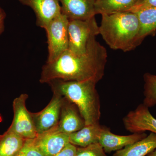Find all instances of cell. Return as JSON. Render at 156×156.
<instances>
[{
	"label": "cell",
	"instance_id": "8",
	"mask_svg": "<svg viewBox=\"0 0 156 156\" xmlns=\"http://www.w3.org/2000/svg\"><path fill=\"white\" fill-rule=\"evenodd\" d=\"M123 123L126 130L131 133L149 131L156 134V118L143 103L139 105L134 110L129 112L123 119Z\"/></svg>",
	"mask_w": 156,
	"mask_h": 156
},
{
	"label": "cell",
	"instance_id": "6",
	"mask_svg": "<svg viewBox=\"0 0 156 156\" xmlns=\"http://www.w3.org/2000/svg\"><path fill=\"white\" fill-rule=\"evenodd\" d=\"M28 95L21 94L13 101L14 118L9 130L13 131L25 139H34L37 134L32 116L26 106Z\"/></svg>",
	"mask_w": 156,
	"mask_h": 156
},
{
	"label": "cell",
	"instance_id": "1",
	"mask_svg": "<svg viewBox=\"0 0 156 156\" xmlns=\"http://www.w3.org/2000/svg\"><path fill=\"white\" fill-rule=\"evenodd\" d=\"M92 36L84 54H75L69 50L43 66L40 77L41 83L54 80L64 81L92 80L97 83L104 75L108 54L105 48Z\"/></svg>",
	"mask_w": 156,
	"mask_h": 156
},
{
	"label": "cell",
	"instance_id": "9",
	"mask_svg": "<svg viewBox=\"0 0 156 156\" xmlns=\"http://www.w3.org/2000/svg\"><path fill=\"white\" fill-rule=\"evenodd\" d=\"M35 143L44 156H55L69 143V134L60 132L56 126L37 134Z\"/></svg>",
	"mask_w": 156,
	"mask_h": 156
},
{
	"label": "cell",
	"instance_id": "14",
	"mask_svg": "<svg viewBox=\"0 0 156 156\" xmlns=\"http://www.w3.org/2000/svg\"><path fill=\"white\" fill-rule=\"evenodd\" d=\"M144 1V0H95V15L132 12L141 5Z\"/></svg>",
	"mask_w": 156,
	"mask_h": 156
},
{
	"label": "cell",
	"instance_id": "15",
	"mask_svg": "<svg viewBox=\"0 0 156 156\" xmlns=\"http://www.w3.org/2000/svg\"><path fill=\"white\" fill-rule=\"evenodd\" d=\"M103 127L99 123L85 126L79 131L69 134V143L82 147L98 143Z\"/></svg>",
	"mask_w": 156,
	"mask_h": 156
},
{
	"label": "cell",
	"instance_id": "10",
	"mask_svg": "<svg viewBox=\"0 0 156 156\" xmlns=\"http://www.w3.org/2000/svg\"><path fill=\"white\" fill-rule=\"evenodd\" d=\"M85 126V122L77 107L63 97L60 117L56 125L60 132L71 134L79 131Z\"/></svg>",
	"mask_w": 156,
	"mask_h": 156
},
{
	"label": "cell",
	"instance_id": "7",
	"mask_svg": "<svg viewBox=\"0 0 156 156\" xmlns=\"http://www.w3.org/2000/svg\"><path fill=\"white\" fill-rule=\"evenodd\" d=\"M63 97L53 94L48 105L41 112L31 113L37 134L48 131L57 125L60 117Z\"/></svg>",
	"mask_w": 156,
	"mask_h": 156
},
{
	"label": "cell",
	"instance_id": "27",
	"mask_svg": "<svg viewBox=\"0 0 156 156\" xmlns=\"http://www.w3.org/2000/svg\"><path fill=\"white\" fill-rule=\"evenodd\" d=\"M1 135H0V137H1Z\"/></svg>",
	"mask_w": 156,
	"mask_h": 156
},
{
	"label": "cell",
	"instance_id": "26",
	"mask_svg": "<svg viewBox=\"0 0 156 156\" xmlns=\"http://www.w3.org/2000/svg\"><path fill=\"white\" fill-rule=\"evenodd\" d=\"M3 9H2V8H1V7H0V11H2V10Z\"/></svg>",
	"mask_w": 156,
	"mask_h": 156
},
{
	"label": "cell",
	"instance_id": "13",
	"mask_svg": "<svg viewBox=\"0 0 156 156\" xmlns=\"http://www.w3.org/2000/svg\"><path fill=\"white\" fill-rule=\"evenodd\" d=\"M62 14L72 20H87L95 16V0H58Z\"/></svg>",
	"mask_w": 156,
	"mask_h": 156
},
{
	"label": "cell",
	"instance_id": "16",
	"mask_svg": "<svg viewBox=\"0 0 156 156\" xmlns=\"http://www.w3.org/2000/svg\"><path fill=\"white\" fill-rule=\"evenodd\" d=\"M156 149V134L151 132L143 139L117 151L113 156H147Z\"/></svg>",
	"mask_w": 156,
	"mask_h": 156
},
{
	"label": "cell",
	"instance_id": "20",
	"mask_svg": "<svg viewBox=\"0 0 156 156\" xmlns=\"http://www.w3.org/2000/svg\"><path fill=\"white\" fill-rule=\"evenodd\" d=\"M74 156H107L101 145L98 143L86 147H77Z\"/></svg>",
	"mask_w": 156,
	"mask_h": 156
},
{
	"label": "cell",
	"instance_id": "5",
	"mask_svg": "<svg viewBox=\"0 0 156 156\" xmlns=\"http://www.w3.org/2000/svg\"><path fill=\"white\" fill-rule=\"evenodd\" d=\"M69 22L68 18L61 13L52 20L45 27L48 51L46 62L54 61L68 49Z\"/></svg>",
	"mask_w": 156,
	"mask_h": 156
},
{
	"label": "cell",
	"instance_id": "24",
	"mask_svg": "<svg viewBox=\"0 0 156 156\" xmlns=\"http://www.w3.org/2000/svg\"><path fill=\"white\" fill-rule=\"evenodd\" d=\"M155 7L156 8V0H144V2L143 3L142 5L138 7Z\"/></svg>",
	"mask_w": 156,
	"mask_h": 156
},
{
	"label": "cell",
	"instance_id": "3",
	"mask_svg": "<svg viewBox=\"0 0 156 156\" xmlns=\"http://www.w3.org/2000/svg\"><path fill=\"white\" fill-rule=\"evenodd\" d=\"M53 94L61 95L75 104L85 122V126L99 123L100 98L94 81L54 80L48 83Z\"/></svg>",
	"mask_w": 156,
	"mask_h": 156
},
{
	"label": "cell",
	"instance_id": "11",
	"mask_svg": "<svg viewBox=\"0 0 156 156\" xmlns=\"http://www.w3.org/2000/svg\"><path fill=\"white\" fill-rule=\"evenodd\" d=\"M33 10L36 16L37 25L45 29L50 21L61 14L58 0H19Z\"/></svg>",
	"mask_w": 156,
	"mask_h": 156
},
{
	"label": "cell",
	"instance_id": "19",
	"mask_svg": "<svg viewBox=\"0 0 156 156\" xmlns=\"http://www.w3.org/2000/svg\"><path fill=\"white\" fill-rule=\"evenodd\" d=\"M144 95L143 104L148 108L156 105V75L147 73L144 75Z\"/></svg>",
	"mask_w": 156,
	"mask_h": 156
},
{
	"label": "cell",
	"instance_id": "2",
	"mask_svg": "<svg viewBox=\"0 0 156 156\" xmlns=\"http://www.w3.org/2000/svg\"><path fill=\"white\" fill-rule=\"evenodd\" d=\"M99 29V34L113 50L128 52L140 44V25L134 12L102 14Z\"/></svg>",
	"mask_w": 156,
	"mask_h": 156
},
{
	"label": "cell",
	"instance_id": "18",
	"mask_svg": "<svg viewBox=\"0 0 156 156\" xmlns=\"http://www.w3.org/2000/svg\"><path fill=\"white\" fill-rule=\"evenodd\" d=\"M26 139L8 129L0 137V156H17Z\"/></svg>",
	"mask_w": 156,
	"mask_h": 156
},
{
	"label": "cell",
	"instance_id": "4",
	"mask_svg": "<svg viewBox=\"0 0 156 156\" xmlns=\"http://www.w3.org/2000/svg\"><path fill=\"white\" fill-rule=\"evenodd\" d=\"M99 26L95 16L87 20H69L68 32V49L75 54H84L87 44L92 36L99 34Z\"/></svg>",
	"mask_w": 156,
	"mask_h": 156
},
{
	"label": "cell",
	"instance_id": "12",
	"mask_svg": "<svg viewBox=\"0 0 156 156\" xmlns=\"http://www.w3.org/2000/svg\"><path fill=\"white\" fill-rule=\"evenodd\" d=\"M147 136L144 132L133 133L129 135H119L111 132L108 128L104 126L98 143L105 153H109L122 149L127 146L144 138Z\"/></svg>",
	"mask_w": 156,
	"mask_h": 156
},
{
	"label": "cell",
	"instance_id": "22",
	"mask_svg": "<svg viewBox=\"0 0 156 156\" xmlns=\"http://www.w3.org/2000/svg\"><path fill=\"white\" fill-rule=\"evenodd\" d=\"M76 149V146L69 143L61 151L55 156H74Z\"/></svg>",
	"mask_w": 156,
	"mask_h": 156
},
{
	"label": "cell",
	"instance_id": "25",
	"mask_svg": "<svg viewBox=\"0 0 156 156\" xmlns=\"http://www.w3.org/2000/svg\"><path fill=\"white\" fill-rule=\"evenodd\" d=\"M147 156H156V150L152 151Z\"/></svg>",
	"mask_w": 156,
	"mask_h": 156
},
{
	"label": "cell",
	"instance_id": "21",
	"mask_svg": "<svg viewBox=\"0 0 156 156\" xmlns=\"http://www.w3.org/2000/svg\"><path fill=\"white\" fill-rule=\"evenodd\" d=\"M17 156H44L37 146L34 139H26L25 142Z\"/></svg>",
	"mask_w": 156,
	"mask_h": 156
},
{
	"label": "cell",
	"instance_id": "23",
	"mask_svg": "<svg viewBox=\"0 0 156 156\" xmlns=\"http://www.w3.org/2000/svg\"><path fill=\"white\" fill-rule=\"evenodd\" d=\"M6 17L5 11L2 10L0 11V36L5 30V20Z\"/></svg>",
	"mask_w": 156,
	"mask_h": 156
},
{
	"label": "cell",
	"instance_id": "17",
	"mask_svg": "<svg viewBox=\"0 0 156 156\" xmlns=\"http://www.w3.org/2000/svg\"><path fill=\"white\" fill-rule=\"evenodd\" d=\"M132 12L137 15L140 25L138 37L139 44L146 37L156 30V8L138 7Z\"/></svg>",
	"mask_w": 156,
	"mask_h": 156
}]
</instances>
